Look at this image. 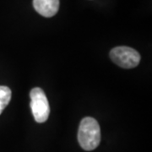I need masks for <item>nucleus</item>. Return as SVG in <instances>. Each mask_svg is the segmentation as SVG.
Here are the masks:
<instances>
[{
	"mask_svg": "<svg viewBox=\"0 0 152 152\" xmlns=\"http://www.w3.org/2000/svg\"><path fill=\"white\" fill-rule=\"evenodd\" d=\"M31 108L33 117L37 123L46 122L49 117L50 107L43 90L41 88H34L31 91Z\"/></svg>",
	"mask_w": 152,
	"mask_h": 152,
	"instance_id": "obj_2",
	"label": "nucleus"
},
{
	"mask_svg": "<svg viewBox=\"0 0 152 152\" xmlns=\"http://www.w3.org/2000/svg\"><path fill=\"white\" fill-rule=\"evenodd\" d=\"M110 58L117 65L124 69L135 68L140 62V55L135 49L124 46L112 49Z\"/></svg>",
	"mask_w": 152,
	"mask_h": 152,
	"instance_id": "obj_3",
	"label": "nucleus"
},
{
	"mask_svg": "<svg viewBox=\"0 0 152 152\" xmlns=\"http://www.w3.org/2000/svg\"><path fill=\"white\" fill-rule=\"evenodd\" d=\"M12 92L11 90L7 86H0V114L4 110L11 100Z\"/></svg>",
	"mask_w": 152,
	"mask_h": 152,
	"instance_id": "obj_5",
	"label": "nucleus"
},
{
	"mask_svg": "<svg viewBox=\"0 0 152 152\" xmlns=\"http://www.w3.org/2000/svg\"><path fill=\"white\" fill-rule=\"evenodd\" d=\"M34 9L44 17L54 16L59 9V0H33Z\"/></svg>",
	"mask_w": 152,
	"mask_h": 152,
	"instance_id": "obj_4",
	"label": "nucleus"
},
{
	"mask_svg": "<svg viewBox=\"0 0 152 152\" xmlns=\"http://www.w3.org/2000/svg\"><path fill=\"white\" fill-rule=\"evenodd\" d=\"M78 140L82 149L88 151L95 150L99 145L101 129L96 120L90 117L81 120L78 132Z\"/></svg>",
	"mask_w": 152,
	"mask_h": 152,
	"instance_id": "obj_1",
	"label": "nucleus"
}]
</instances>
